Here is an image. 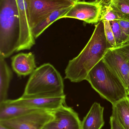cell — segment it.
<instances>
[{"label": "cell", "instance_id": "obj_1", "mask_svg": "<svg viewBox=\"0 0 129 129\" xmlns=\"http://www.w3.org/2000/svg\"><path fill=\"white\" fill-rule=\"evenodd\" d=\"M111 48L105 37L104 21L100 20L84 48L69 61L65 70V79L74 83L85 80L91 70Z\"/></svg>", "mask_w": 129, "mask_h": 129}, {"label": "cell", "instance_id": "obj_2", "mask_svg": "<svg viewBox=\"0 0 129 129\" xmlns=\"http://www.w3.org/2000/svg\"><path fill=\"white\" fill-rule=\"evenodd\" d=\"M19 38L16 0H0V56L6 59L17 52Z\"/></svg>", "mask_w": 129, "mask_h": 129}, {"label": "cell", "instance_id": "obj_3", "mask_svg": "<svg viewBox=\"0 0 129 129\" xmlns=\"http://www.w3.org/2000/svg\"><path fill=\"white\" fill-rule=\"evenodd\" d=\"M85 80L103 98L112 105L128 96L120 79L108 68L103 60L89 73Z\"/></svg>", "mask_w": 129, "mask_h": 129}, {"label": "cell", "instance_id": "obj_4", "mask_svg": "<svg viewBox=\"0 0 129 129\" xmlns=\"http://www.w3.org/2000/svg\"><path fill=\"white\" fill-rule=\"evenodd\" d=\"M64 94L62 76L52 64L46 63L37 68L30 74L23 95Z\"/></svg>", "mask_w": 129, "mask_h": 129}, {"label": "cell", "instance_id": "obj_5", "mask_svg": "<svg viewBox=\"0 0 129 129\" xmlns=\"http://www.w3.org/2000/svg\"><path fill=\"white\" fill-rule=\"evenodd\" d=\"M28 19L32 29L52 12L72 7L75 2L72 0H24Z\"/></svg>", "mask_w": 129, "mask_h": 129}, {"label": "cell", "instance_id": "obj_6", "mask_svg": "<svg viewBox=\"0 0 129 129\" xmlns=\"http://www.w3.org/2000/svg\"><path fill=\"white\" fill-rule=\"evenodd\" d=\"M53 117L52 111L37 110L13 119L0 121V124L10 129H42Z\"/></svg>", "mask_w": 129, "mask_h": 129}, {"label": "cell", "instance_id": "obj_7", "mask_svg": "<svg viewBox=\"0 0 129 129\" xmlns=\"http://www.w3.org/2000/svg\"><path fill=\"white\" fill-rule=\"evenodd\" d=\"M53 117L42 129H82L78 114L64 104L52 111Z\"/></svg>", "mask_w": 129, "mask_h": 129}, {"label": "cell", "instance_id": "obj_8", "mask_svg": "<svg viewBox=\"0 0 129 129\" xmlns=\"http://www.w3.org/2000/svg\"><path fill=\"white\" fill-rule=\"evenodd\" d=\"M101 7L97 0L94 1L75 2L62 18H70L94 24L100 21Z\"/></svg>", "mask_w": 129, "mask_h": 129}, {"label": "cell", "instance_id": "obj_9", "mask_svg": "<svg viewBox=\"0 0 129 129\" xmlns=\"http://www.w3.org/2000/svg\"><path fill=\"white\" fill-rule=\"evenodd\" d=\"M66 95H23L13 100L17 104L37 110L52 111L65 104Z\"/></svg>", "mask_w": 129, "mask_h": 129}, {"label": "cell", "instance_id": "obj_10", "mask_svg": "<svg viewBox=\"0 0 129 129\" xmlns=\"http://www.w3.org/2000/svg\"><path fill=\"white\" fill-rule=\"evenodd\" d=\"M19 12L20 38L17 52L29 50L35 44V39L32 34L28 19L26 5L24 0H16Z\"/></svg>", "mask_w": 129, "mask_h": 129}, {"label": "cell", "instance_id": "obj_11", "mask_svg": "<svg viewBox=\"0 0 129 129\" xmlns=\"http://www.w3.org/2000/svg\"><path fill=\"white\" fill-rule=\"evenodd\" d=\"M103 60L108 68L120 79L127 88L129 78V63L119 53L110 48Z\"/></svg>", "mask_w": 129, "mask_h": 129}, {"label": "cell", "instance_id": "obj_12", "mask_svg": "<svg viewBox=\"0 0 129 129\" xmlns=\"http://www.w3.org/2000/svg\"><path fill=\"white\" fill-rule=\"evenodd\" d=\"M11 66L18 76L31 74L37 68L35 55L32 53L18 54L11 58Z\"/></svg>", "mask_w": 129, "mask_h": 129}, {"label": "cell", "instance_id": "obj_13", "mask_svg": "<svg viewBox=\"0 0 129 129\" xmlns=\"http://www.w3.org/2000/svg\"><path fill=\"white\" fill-rule=\"evenodd\" d=\"M104 108L95 102L82 121V129H101L105 124Z\"/></svg>", "mask_w": 129, "mask_h": 129}, {"label": "cell", "instance_id": "obj_14", "mask_svg": "<svg viewBox=\"0 0 129 129\" xmlns=\"http://www.w3.org/2000/svg\"><path fill=\"white\" fill-rule=\"evenodd\" d=\"M35 110L37 109L17 104L12 100L7 99L0 102V121L13 119Z\"/></svg>", "mask_w": 129, "mask_h": 129}, {"label": "cell", "instance_id": "obj_15", "mask_svg": "<svg viewBox=\"0 0 129 129\" xmlns=\"http://www.w3.org/2000/svg\"><path fill=\"white\" fill-rule=\"evenodd\" d=\"M112 114L125 129H129V96L113 105Z\"/></svg>", "mask_w": 129, "mask_h": 129}, {"label": "cell", "instance_id": "obj_16", "mask_svg": "<svg viewBox=\"0 0 129 129\" xmlns=\"http://www.w3.org/2000/svg\"><path fill=\"white\" fill-rule=\"evenodd\" d=\"M12 74L5 59L0 56V102L7 100Z\"/></svg>", "mask_w": 129, "mask_h": 129}, {"label": "cell", "instance_id": "obj_17", "mask_svg": "<svg viewBox=\"0 0 129 129\" xmlns=\"http://www.w3.org/2000/svg\"><path fill=\"white\" fill-rule=\"evenodd\" d=\"M70 7L57 10L50 14L47 18L32 29L33 36L35 39L38 38L44 31L51 24L58 20L62 19L70 9Z\"/></svg>", "mask_w": 129, "mask_h": 129}, {"label": "cell", "instance_id": "obj_18", "mask_svg": "<svg viewBox=\"0 0 129 129\" xmlns=\"http://www.w3.org/2000/svg\"><path fill=\"white\" fill-rule=\"evenodd\" d=\"M100 5V20L118 21L125 20L117 9L111 4V0H97Z\"/></svg>", "mask_w": 129, "mask_h": 129}, {"label": "cell", "instance_id": "obj_19", "mask_svg": "<svg viewBox=\"0 0 129 129\" xmlns=\"http://www.w3.org/2000/svg\"><path fill=\"white\" fill-rule=\"evenodd\" d=\"M111 2L122 15L125 20L129 22V0H111Z\"/></svg>", "mask_w": 129, "mask_h": 129}, {"label": "cell", "instance_id": "obj_20", "mask_svg": "<svg viewBox=\"0 0 129 129\" xmlns=\"http://www.w3.org/2000/svg\"><path fill=\"white\" fill-rule=\"evenodd\" d=\"M110 23L116 41V47L114 48L120 47L123 43L122 31L120 25L117 21H110Z\"/></svg>", "mask_w": 129, "mask_h": 129}, {"label": "cell", "instance_id": "obj_21", "mask_svg": "<svg viewBox=\"0 0 129 129\" xmlns=\"http://www.w3.org/2000/svg\"><path fill=\"white\" fill-rule=\"evenodd\" d=\"M103 21L104 26L105 34L106 39L111 46V48H114L116 47V42L110 21L106 20Z\"/></svg>", "mask_w": 129, "mask_h": 129}, {"label": "cell", "instance_id": "obj_22", "mask_svg": "<svg viewBox=\"0 0 129 129\" xmlns=\"http://www.w3.org/2000/svg\"><path fill=\"white\" fill-rule=\"evenodd\" d=\"M120 25L122 35V46L129 44V22L124 20L117 21Z\"/></svg>", "mask_w": 129, "mask_h": 129}, {"label": "cell", "instance_id": "obj_23", "mask_svg": "<svg viewBox=\"0 0 129 129\" xmlns=\"http://www.w3.org/2000/svg\"><path fill=\"white\" fill-rule=\"evenodd\" d=\"M112 49L120 54L129 63V44L123 45Z\"/></svg>", "mask_w": 129, "mask_h": 129}, {"label": "cell", "instance_id": "obj_24", "mask_svg": "<svg viewBox=\"0 0 129 129\" xmlns=\"http://www.w3.org/2000/svg\"><path fill=\"white\" fill-rule=\"evenodd\" d=\"M111 129H125L112 116L110 118Z\"/></svg>", "mask_w": 129, "mask_h": 129}, {"label": "cell", "instance_id": "obj_25", "mask_svg": "<svg viewBox=\"0 0 129 129\" xmlns=\"http://www.w3.org/2000/svg\"><path fill=\"white\" fill-rule=\"evenodd\" d=\"M126 91H127V94H128V96H129V78L128 82V86H127V88H126Z\"/></svg>", "mask_w": 129, "mask_h": 129}, {"label": "cell", "instance_id": "obj_26", "mask_svg": "<svg viewBox=\"0 0 129 129\" xmlns=\"http://www.w3.org/2000/svg\"><path fill=\"white\" fill-rule=\"evenodd\" d=\"M0 129H10L0 124Z\"/></svg>", "mask_w": 129, "mask_h": 129}, {"label": "cell", "instance_id": "obj_27", "mask_svg": "<svg viewBox=\"0 0 129 129\" xmlns=\"http://www.w3.org/2000/svg\"><path fill=\"white\" fill-rule=\"evenodd\" d=\"M72 1H75V2H76V1H80V0H72Z\"/></svg>", "mask_w": 129, "mask_h": 129}]
</instances>
